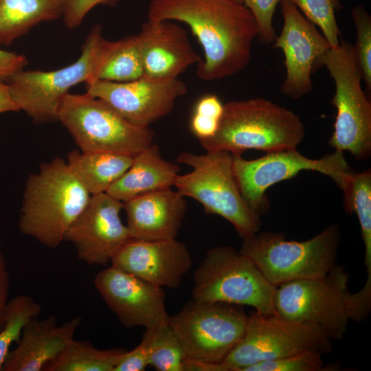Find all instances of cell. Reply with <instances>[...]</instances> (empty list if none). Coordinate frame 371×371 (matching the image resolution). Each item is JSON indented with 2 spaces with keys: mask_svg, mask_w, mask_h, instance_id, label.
Masks as SVG:
<instances>
[{
  "mask_svg": "<svg viewBox=\"0 0 371 371\" xmlns=\"http://www.w3.org/2000/svg\"><path fill=\"white\" fill-rule=\"evenodd\" d=\"M148 19L178 21L188 25L203 50L196 74L214 81L243 71L258 36L255 19L234 0H151Z\"/></svg>",
  "mask_w": 371,
  "mask_h": 371,
  "instance_id": "obj_1",
  "label": "cell"
},
{
  "mask_svg": "<svg viewBox=\"0 0 371 371\" xmlns=\"http://www.w3.org/2000/svg\"><path fill=\"white\" fill-rule=\"evenodd\" d=\"M91 196L63 159L42 164L25 183L20 232L45 247H58Z\"/></svg>",
  "mask_w": 371,
  "mask_h": 371,
  "instance_id": "obj_2",
  "label": "cell"
},
{
  "mask_svg": "<svg viewBox=\"0 0 371 371\" xmlns=\"http://www.w3.org/2000/svg\"><path fill=\"white\" fill-rule=\"evenodd\" d=\"M305 128L293 111L262 98L229 101L216 133L199 140L206 151L240 155L250 149L272 153L297 148Z\"/></svg>",
  "mask_w": 371,
  "mask_h": 371,
  "instance_id": "obj_3",
  "label": "cell"
},
{
  "mask_svg": "<svg viewBox=\"0 0 371 371\" xmlns=\"http://www.w3.org/2000/svg\"><path fill=\"white\" fill-rule=\"evenodd\" d=\"M117 41L106 40L102 26H93L82 46L81 54L72 64L56 70H21L6 82L19 110L35 124L58 120L60 104L69 90L80 82L95 79Z\"/></svg>",
  "mask_w": 371,
  "mask_h": 371,
  "instance_id": "obj_4",
  "label": "cell"
},
{
  "mask_svg": "<svg viewBox=\"0 0 371 371\" xmlns=\"http://www.w3.org/2000/svg\"><path fill=\"white\" fill-rule=\"evenodd\" d=\"M341 238L337 224L313 237L288 240L282 233L256 232L243 238L240 252L276 286L293 280L325 276L336 265Z\"/></svg>",
  "mask_w": 371,
  "mask_h": 371,
  "instance_id": "obj_5",
  "label": "cell"
},
{
  "mask_svg": "<svg viewBox=\"0 0 371 371\" xmlns=\"http://www.w3.org/2000/svg\"><path fill=\"white\" fill-rule=\"evenodd\" d=\"M196 155L180 153L177 161L190 166V172L179 175L175 186L183 196L200 203L207 214L229 221L239 236L246 238L259 232L260 216L243 199L236 183L232 154L226 150Z\"/></svg>",
  "mask_w": 371,
  "mask_h": 371,
  "instance_id": "obj_6",
  "label": "cell"
},
{
  "mask_svg": "<svg viewBox=\"0 0 371 371\" xmlns=\"http://www.w3.org/2000/svg\"><path fill=\"white\" fill-rule=\"evenodd\" d=\"M325 66L335 82L330 103L337 109L334 131L328 140L337 151L348 152L359 161L371 155V103L363 91L361 74L353 45L339 40L316 60L315 68Z\"/></svg>",
  "mask_w": 371,
  "mask_h": 371,
  "instance_id": "obj_7",
  "label": "cell"
},
{
  "mask_svg": "<svg viewBox=\"0 0 371 371\" xmlns=\"http://www.w3.org/2000/svg\"><path fill=\"white\" fill-rule=\"evenodd\" d=\"M276 286L254 262L230 246L208 250L193 275L192 299L249 306L256 312L278 314Z\"/></svg>",
  "mask_w": 371,
  "mask_h": 371,
  "instance_id": "obj_8",
  "label": "cell"
},
{
  "mask_svg": "<svg viewBox=\"0 0 371 371\" xmlns=\"http://www.w3.org/2000/svg\"><path fill=\"white\" fill-rule=\"evenodd\" d=\"M59 120L84 153H113L134 157L153 144L149 127L134 124L103 100L67 93L58 113Z\"/></svg>",
  "mask_w": 371,
  "mask_h": 371,
  "instance_id": "obj_9",
  "label": "cell"
},
{
  "mask_svg": "<svg viewBox=\"0 0 371 371\" xmlns=\"http://www.w3.org/2000/svg\"><path fill=\"white\" fill-rule=\"evenodd\" d=\"M232 160L234 175L240 194L248 206L260 216L269 210L267 189L294 177L301 171H317L330 177L344 194L348 192L355 173L344 153L337 150L317 159L305 157L294 148L267 153L252 160L232 155Z\"/></svg>",
  "mask_w": 371,
  "mask_h": 371,
  "instance_id": "obj_10",
  "label": "cell"
},
{
  "mask_svg": "<svg viewBox=\"0 0 371 371\" xmlns=\"http://www.w3.org/2000/svg\"><path fill=\"white\" fill-rule=\"evenodd\" d=\"M349 280L346 270L336 265L324 277L281 284L275 292L276 312L290 320L319 327L331 340H341L350 321Z\"/></svg>",
  "mask_w": 371,
  "mask_h": 371,
  "instance_id": "obj_11",
  "label": "cell"
},
{
  "mask_svg": "<svg viewBox=\"0 0 371 371\" xmlns=\"http://www.w3.org/2000/svg\"><path fill=\"white\" fill-rule=\"evenodd\" d=\"M308 350L330 353L332 340L315 325L255 311L248 316L243 337L223 363L229 371H242L260 361Z\"/></svg>",
  "mask_w": 371,
  "mask_h": 371,
  "instance_id": "obj_12",
  "label": "cell"
},
{
  "mask_svg": "<svg viewBox=\"0 0 371 371\" xmlns=\"http://www.w3.org/2000/svg\"><path fill=\"white\" fill-rule=\"evenodd\" d=\"M240 306L192 299L168 324L178 337L185 357L223 363L243 337L248 315Z\"/></svg>",
  "mask_w": 371,
  "mask_h": 371,
  "instance_id": "obj_13",
  "label": "cell"
},
{
  "mask_svg": "<svg viewBox=\"0 0 371 371\" xmlns=\"http://www.w3.org/2000/svg\"><path fill=\"white\" fill-rule=\"evenodd\" d=\"M87 93L99 98L130 122L144 127L168 115L176 100L188 92L178 78H151L116 82L93 80L86 82Z\"/></svg>",
  "mask_w": 371,
  "mask_h": 371,
  "instance_id": "obj_14",
  "label": "cell"
},
{
  "mask_svg": "<svg viewBox=\"0 0 371 371\" xmlns=\"http://www.w3.org/2000/svg\"><path fill=\"white\" fill-rule=\"evenodd\" d=\"M123 202L106 192L91 195L88 204L67 230L78 258L89 265L105 266L130 239L120 218Z\"/></svg>",
  "mask_w": 371,
  "mask_h": 371,
  "instance_id": "obj_15",
  "label": "cell"
},
{
  "mask_svg": "<svg viewBox=\"0 0 371 371\" xmlns=\"http://www.w3.org/2000/svg\"><path fill=\"white\" fill-rule=\"evenodd\" d=\"M94 285L108 308L126 328L154 329L168 323L161 287L111 265L96 274Z\"/></svg>",
  "mask_w": 371,
  "mask_h": 371,
  "instance_id": "obj_16",
  "label": "cell"
},
{
  "mask_svg": "<svg viewBox=\"0 0 371 371\" xmlns=\"http://www.w3.org/2000/svg\"><path fill=\"white\" fill-rule=\"evenodd\" d=\"M280 3L284 25L273 47L282 49L284 56L286 76L280 91L298 99L313 91L311 76L315 62L331 45L291 1Z\"/></svg>",
  "mask_w": 371,
  "mask_h": 371,
  "instance_id": "obj_17",
  "label": "cell"
},
{
  "mask_svg": "<svg viewBox=\"0 0 371 371\" xmlns=\"http://www.w3.org/2000/svg\"><path fill=\"white\" fill-rule=\"evenodd\" d=\"M112 266L159 287L177 288L192 265L187 247L176 240L130 239L111 261Z\"/></svg>",
  "mask_w": 371,
  "mask_h": 371,
  "instance_id": "obj_18",
  "label": "cell"
},
{
  "mask_svg": "<svg viewBox=\"0 0 371 371\" xmlns=\"http://www.w3.org/2000/svg\"><path fill=\"white\" fill-rule=\"evenodd\" d=\"M144 76L174 78L202 58L192 47L188 32L170 21L148 19L136 35Z\"/></svg>",
  "mask_w": 371,
  "mask_h": 371,
  "instance_id": "obj_19",
  "label": "cell"
},
{
  "mask_svg": "<svg viewBox=\"0 0 371 371\" xmlns=\"http://www.w3.org/2000/svg\"><path fill=\"white\" fill-rule=\"evenodd\" d=\"M81 322L79 317L57 324L49 315L30 320L23 329L14 349L6 357L1 371H43L61 353Z\"/></svg>",
  "mask_w": 371,
  "mask_h": 371,
  "instance_id": "obj_20",
  "label": "cell"
},
{
  "mask_svg": "<svg viewBox=\"0 0 371 371\" xmlns=\"http://www.w3.org/2000/svg\"><path fill=\"white\" fill-rule=\"evenodd\" d=\"M132 239L176 238L185 217L187 202L171 188L146 193L123 203Z\"/></svg>",
  "mask_w": 371,
  "mask_h": 371,
  "instance_id": "obj_21",
  "label": "cell"
},
{
  "mask_svg": "<svg viewBox=\"0 0 371 371\" xmlns=\"http://www.w3.org/2000/svg\"><path fill=\"white\" fill-rule=\"evenodd\" d=\"M179 171V166L165 160L159 146L152 144L133 157L129 168L106 192L124 203L146 193L171 188Z\"/></svg>",
  "mask_w": 371,
  "mask_h": 371,
  "instance_id": "obj_22",
  "label": "cell"
},
{
  "mask_svg": "<svg viewBox=\"0 0 371 371\" xmlns=\"http://www.w3.org/2000/svg\"><path fill=\"white\" fill-rule=\"evenodd\" d=\"M133 157L113 153H84L73 150L67 164L91 195L106 192L133 163Z\"/></svg>",
  "mask_w": 371,
  "mask_h": 371,
  "instance_id": "obj_23",
  "label": "cell"
},
{
  "mask_svg": "<svg viewBox=\"0 0 371 371\" xmlns=\"http://www.w3.org/2000/svg\"><path fill=\"white\" fill-rule=\"evenodd\" d=\"M65 0H0V45H9L43 21L62 16Z\"/></svg>",
  "mask_w": 371,
  "mask_h": 371,
  "instance_id": "obj_24",
  "label": "cell"
},
{
  "mask_svg": "<svg viewBox=\"0 0 371 371\" xmlns=\"http://www.w3.org/2000/svg\"><path fill=\"white\" fill-rule=\"evenodd\" d=\"M126 350H101L89 341L71 339L46 371H113Z\"/></svg>",
  "mask_w": 371,
  "mask_h": 371,
  "instance_id": "obj_25",
  "label": "cell"
},
{
  "mask_svg": "<svg viewBox=\"0 0 371 371\" xmlns=\"http://www.w3.org/2000/svg\"><path fill=\"white\" fill-rule=\"evenodd\" d=\"M344 205L348 214L356 213L365 247L366 280L371 281V170L355 173Z\"/></svg>",
  "mask_w": 371,
  "mask_h": 371,
  "instance_id": "obj_26",
  "label": "cell"
},
{
  "mask_svg": "<svg viewBox=\"0 0 371 371\" xmlns=\"http://www.w3.org/2000/svg\"><path fill=\"white\" fill-rule=\"evenodd\" d=\"M144 75L136 35L117 41L115 49L98 71L95 80L130 82Z\"/></svg>",
  "mask_w": 371,
  "mask_h": 371,
  "instance_id": "obj_27",
  "label": "cell"
},
{
  "mask_svg": "<svg viewBox=\"0 0 371 371\" xmlns=\"http://www.w3.org/2000/svg\"><path fill=\"white\" fill-rule=\"evenodd\" d=\"M41 305L30 295L21 294L8 301L5 322L0 330V370L12 343L19 339L26 324L38 317Z\"/></svg>",
  "mask_w": 371,
  "mask_h": 371,
  "instance_id": "obj_28",
  "label": "cell"
},
{
  "mask_svg": "<svg viewBox=\"0 0 371 371\" xmlns=\"http://www.w3.org/2000/svg\"><path fill=\"white\" fill-rule=\"evenodd\" d=\"M149 335V362L158 371H183L185 353L168 323L146 329Z\"/></svg>",
  "mask_w": 371,
  "mask_h": 371,
  "instance_id": "obj_29",
  "label": "cell"
},
{
  "mask_svg": "<svg viewBox=\"0 0 371 371\" xmlns=\"http://www.w3.org/2000/svg\"><path fill=\"white\" fill-rule=\"evenodd\" d=\"M313 24L317 25L331 47L339 44L341 31L335 12L342 8L341 0H289Z\"/></svg>",
  "mask_w": 371,
  "mask_h": 371,
  "instance_id": "obj_30",
  "label": "cell"
},
{
  "mask_svg": "<svg viewBox=\"0 0 371 371\" xmlns=\"http://www.w3.org/2000/svg\"><path fill=\"white\" fill-rule=\"evenodd\" d=\"M356 30V41L353 45L356 60L366 92H371V16L361 5L351 10Z\"/></svg>",
  "mask_w": 371,
  "mask_h": 371,
  "instance_id": "obj_31",
  "label": "cell"
},
{
  "mask_svg": "<svg viewBox=\"0 0 371 371\" xmlns=\"http://www.w3.org/2000/svg\"><path fill=\"white\" fill-rule=\"evenodd\" d=\"M322 353L308 350L284 357L260 361L245 368L242 371H324L335 370L337 368L325 366Z\"/></svg>",
  "mask_w": 371,
  "mask_h": 371,
  "instance_id": "obj_32",
  "label": "cell"
},
{
  "mask_svg": "<svg viewBox=\"0 0 371 371\" xmlns=\"http://www.w3.org/2000/svg\"><path fill=\"white\" fill-rule=\"evenodd\" d=\"M223 105L215 95H206L197 101L190 120V130L199 140L210 138L216 133Z\"/></svg>",
  "mask_w": 371,
  "mask_h": 371,
  "instance_id": "obj_33",
  "label": "cell"
},
{
  "mask_svg": "<svg viewBox=\"0 0 371 371\" xmlns=\"http://www.w3.org/2000/svg\"><path fill=\"white\" fill-rule=\"evenodd\" d=\"M282 0H241L252 14L258 27V36L265 45L273 43L276 35L272 21L278 3Z\"/></svg>",
  "mask_w": 371,
  "mask_h": 371,
  "instance_id": "obj_34",
  "label": "cell"
},
{
  "mask_svg": "<svg viewBox=\"0 0 371 371\" xmlns=\"http://www.w3.org/2000/svg\"><path fill=\"white\" fill-rule=\"evenodd\" d=\"M120 0H65L63 11L65 25L74 29L82 23L87 14L97 5L114 6Z\"/></svg>",
  "mask_w": 371,
  "mask_h": 371,
  "instance_id": "obj_35",
  "label": "cell"
},
{
  "mask_svg": "<svg viewBox=\"0 0 371 371\" xmlns=\"http://www.w3.org/2000/svg\"><path fill=\"white\" fill-rule=\"evenodd\" d=\"M148 365L149 335L146 330L139 344L124 352L113 371H143Z\"/></svg>",
  "mask_w": 371,
  "mask_h": 371,
  "instance_id": "obj_36",
  "label": "cell"
},
{
  "mask_svg": "<svg viewBox=\"0 0 371 371\" xmlns=\"http://www.w3.org/2000/svg\"><path fill=\"white\" fill-rule=\"evenodd\" d=\"M27 63L25 55L0 49V81L6 82L12 75L23 70Z\"/></svg>",
  "mask_w": 371,
  "mask_h": 371,
  "instance_id": "obj_37",
  "label": "cell"
},
{
  "mask_svg": "<svg viewBox=\"0 0 371 371\" xmlns=\"http://www.w3.org/2000/svg\"><path fill=\"white\" fill-rule=\"evenodd\" d=\"M183 371H229L223 363H212L203 360L185 357Z\"/></svg>",
  "mask_w": 371,
  "mask_h": 371,
  "instance_id": "obj_38",
  "label": "cell"
},
{
  "mask_svg": "<svg viewBox=\"0 0 371 371\" xmlns=\"http://www.w3.org/2000/svg\"><path fill=\"white\" fill-rule=\"evenodd\" d=\"M10 285V278L8 271L7 269L0 271V330L5 322Z\"/></svg>",
  "mask_w": 371,
  "mask_h": 371,
  "instance_id": "obj_39",
  "label": "cell"
},
{
  "mask_svg": "<svg viewBox=\"0 0 371 371\" xmlns=\"http://www.w3.org/2000/svg\"><path fill=\"white\" fill-rule=\"evenodd\" d=\"M20 111L5 82L0 81V113Z\"/></svg>",
  "mask_w": 371,
  "mask_h": 371,
  "instance_id": "obj_40",
  "label": "cell"
},
{
  "mask_svg": "<svg viewBox=\"0 0 371 371\" xmlns=\"http://www.w3.org/2000/svg\"><path fill=\"white\" fill-rule=\"evenodd\" d=\"M6 269L5 261L4 256L1 249V243L0 240V271L5 270Z\"/></svg>",
  "mask_w": 371,
  "mask_h": 371,
  "instance_id": "obj_41",
  "label": "cell"
},
{
  "mask_svg": "<svg viewBox=\"0 0 371 371\" xmlns=\"http://www.w3.org/2000/svg\"><path fill=\"white\" fill-rule=\"evenodd\" d=\"M234 1L242 3L241 0H234Z\"/></svg>",
  "mask_w": 371,
  "mask_h": 371,
  "instance_id": "obj_42",
  "label": "cell"
}]
</instances>
